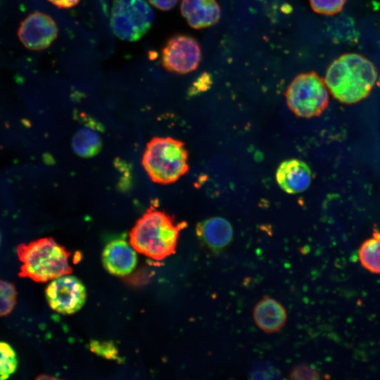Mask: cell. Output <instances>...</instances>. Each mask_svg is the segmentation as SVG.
<instances>
[{"label":"cell","instance_id":"1","mask_svg":"<svg viewBox=\"0 0 380 380\" xmlns=\"http://www.w3.org/2000/svg\"><path fill=\"white\" fill-rule=\"evenodd\" d=\"M185 222L151 205L138 219L129 234V242L136 251L156 260L174 254Z\"/></svg>","mask_w":380,"mask_h":380},{"label":"cell","instance_id":"2","mask_svg":"<svg viewBox=\"0 0 380 380\" xmlns=\"http://www.w3.org/2000/svg\"><path fill=\"white\" fill-rule=\"evenodd\" d=\"M376 78V69L369 59L350 53L341 55L329 65L324 81L334 98L351 104L368 96Z\"/></svg>","mask_w":380,"mask_h":380},{"label":"cell","instance_id":"3","mask_svg":"<svg viewBox=\"0 0 380 380\" xmlns=\"http://www.w3.org/2000/svg\"><path fill=\"white\" fill-rule=\"evenodd\" d=\"M22 262L19 276L37 282H46L70 274L71 253L53 238H41L27 243H20L16 248Z\"/></svg>","mask_w":380,"mask_h":380},{"label":"cell","instance_id":"4","mask_svg":"<svg viewBox=\"0 0 380 380\" xmlns=\"http://www.w3.org/2000/svg\"><path fill=\"white\" fill-rule=\"evenodd\" d=\"M141 163L153 182L169 184L188 172V152L180 140L156 137L147 143Z\"/></svg>","mask_w":380,"mask_h":380},{"label":"cell","instance_id":"5","mask_svg":"<svg viewBox=\"0 0 380 380\" xmlns=\"http://www.w3.org/2000/svg\"><path fill=\"white\" fill-rule=\"evenodd\" d=\"M327 89L325 81L315 72L299 74L286 89L287 105L300 118L319 116L329 105Z\"/></svg>","mask_w":380,"mask_h":380},{"label":"cell","instance_id":"6","mask_svg":"<svg viewBox=\"0 0 380 380\" xmlns=\"http://www.w3.org/2000/svg\"><path fill=\"white\" fill-rule=\"evenodd\" d=\"M153 21V12L145 0H115L113 2L111 28L122 40H138L149 30Z\"/></svg>","mask_w":380,"mask_h":380},{"label":"cell","instance_id":"7","mask_svg":"<svg viewBox=\"0 0 380 380\" xmlns=\"http://www.w3.org/2000/svg\"><path fill=\"white\" fill-rule=\"evenodd\" d=\"M201 58V47L196 39L177 34L170 38L162 50V64L167 71L186 74L196 70Z\"/></svg>","mask_w":380,"mask_h":380},{"label":"cell","instance_id":"8","mask_svg":"<svg viewBox=\"0 0 380 380\" xmlns=\"http://www.w3.org/2000/svg\"><path fill=\"white\" fill-rule=\"evenodd\" d=\"M47 302L53 310L70 315L80 310L86 301V289L76 277L63 275L52 280L46 289Z\"/></svg>","mask_w":380,"mask_h":380},{"label":"cell","instance_id":"9","mask_svg":"<svg viewBox=\"0 0 380 380\" xmlns=\"http://www.w3.org/2000/svg\"><path fill=\"white\" fill-rule=\"evenodd\" d=\"M58 27L47 14L34 12L29 15L18 30V37L24 46L31 50L47 48L56 38Z\"/></svg>","mask_w":380,"mask_h":380},{"label":"cell","instance_id":"10","mask_svg":"<svg viewBox=\"0 0 380 380\" xmlns=\"http://www.w3.org/2000/svg\"><path fill=\"white\" fill-rule=\"evenodd\" d=\"M104 268L111 274L118 277L130 274L137 264L134 248L125 239L110 241L102 253Z\"/></svg>","mask_w":380,"mask_h":380},{"label":"cell","instance_id":"11","mask_svg":"<svg viewBox=\"0 0 380 380\" xmlns=\"http://www.w3.org/2000/svg\"><path fill=\"white\" fill-rule=\"evenodd\" d=\"M276 179L288 194H298L305 191L312 180V172L303 160L289 159L283 161L277 168Z\"/></svg>","mask_w":380,"mask_h":380},{"label":"cell","instance_id":"12","mask_svg":"<svg viewBox=\"0 0 380 380\" xmlns=\"http://www.w3.org/2000/svg\"><path fill=\"white\" fill-rule=\"evenodd\" d=\"M180 8L183 17L194 29L212 26L220 18V8L216 0H182Z\"/></svg>","mask_w":380,"mask_h":380},{"label":"cell","instance_id":"13","mask_svg":"<svg viewBox=\"0 0 380 380\" xmlns=\"http://www.w3.org/2000/svg\"><path fill=\"white\" fill-rule=\"evenodd\" d=\"M196 233L201 241L212 251H220L232 240L231 224L224 217H213L198 224Z\"/></svg>","mask_w":380,"mask_h":380},{"label":"cell","instance_id":"14","mask_svg":"<svg viewBox=\"0 0 380 380\" xmlns=\"http://www.w3.org/2000/svg\"><path fill=\"white\" fill-rule=\"evenodd\" d=\"M253 318L256 325L267 333H274L281 329L287 319L286 312L278 301L265 297L255 305Z\"/></svg>","mask_w":380,"mask_h":380},{"label":"cell","instance_id":"15","mask_svg":"<svg viewBox=\"0 0 380 380\" xmlns=\"http://www.w3.org/2000/svg\"><path fill=\"white\" fill-rule=\"evenodd\" d=\"M75 153L83 158L97 155L102 147V139L97 125L87 123L77 129L72 139Z\"/></svg>","mask_w":380,"mask_h":380},{"label":"cell","instance_id":"16","mask_svg":"<svg viewBox=\"0 0 380 380\" xmlns=\"http://www.w3.org/2000/svg\"><path fill=\"white\" fill-rule=\"evenodd\" d=\"M358 256L364 268L372 273H380V232L374 230L372 237L362 243Z\"/></svg>","mask_w":380,"mask_h":380},{"label":"cell","instance_id":"17","mask_svg":"<svg viewBox=\"0 0 380 380\" xmlns=\"http://www.w3.org/2000/svg\"><path fill=\"white\" fill-rule=\"evenodd\" d=\"M18 365L17 354L12 346L0 341V380L8 379L13 375Z\"/></svg>","mask_w":380,"mask_h":380},{"label":"cell","instance_id":"18","mask_svg":"<svg viewBox=\"0 0 380 380\" xmlns=\"http://www.w3.org/2000/svg\"><path fill=\"white\" fill-rule=\"evenodd\" d=\"M17 299L15 285L0 279V316H6L13 310Z\"/></svg>","mask_w":380,"mask_h":380},{"label":"cell","instance_id":"19","mask_svg":"<svg viewBox=\"0 0 380 380\" xmlns=\"http://www.w3.org/2000/svg\"><path fill=\"white\" fill-rule=\"evenodd\" d=\"M346 0H310L312 9L319 14L332 15L339 13Z\"/></svg>","mask_w":380,"mask_h":380},{"label":"cell","instance_id":"20","mask_svg":"<svg viewBox=\"0 0 380 380\" xmlns=\"http://www.w3.org/2000/svg\"><path fill=\"white\" fill-rule=\"evenodd\" d=\"M211 82V75L208 72L202 73L193 83L189 94L194 95L206 91L210 87Z\"/></svg>","mask_w":380,"mask_h":380},{"label":"cell","instance_id":"21","mask_svg":"<svg viewBox=\"0 0 380 380\" xmlns=\"http://www.w3.org/2000/svg\"><path fill=\"white\" fill-rule=\"evenodd\" d=\"M294 379H318L317 372L306 365H300L293 370L291 374Z\"/></svg>","mask_w":380,"mask_h":380},{"label":"cell","instance_id":"22","mask_svg":"<svg viewBox=\"0 0 380 380\" xmlns=\"http://www.w3.org/2000/svg\"><path fill=\"white\" fill-rule=\"evenodd\" d=\"M149 2L156 8L167 11L175 7L178 0H148Z\"/></svg>","mask_w":380,"mask_h":380},{"label":"cell","instance_id":"23","mask_svg":"<svg viewBox=\"0 0 380 380\" xmlns=\"http://www.w3.org/2000/svg\"><path fill=\"white\" fill-rule=\"evenodd\" d=\"M61 8H69L77 4L80 0H48Z\"/></svg>","mask_w":380,"mask_h":380},{"label":"cell","instance_id":"24","mask_svg":"<svg viewBox=\"0 0 380 380\" xmlns=\"http://www.w3.org/2000/svg\"><path fill=\"white\" fill-rule=\"evenodd\" d=\"M1 232H0V246H1Z\"/></svg>","mask_w":380,"mask_h":380}]
</instances>
